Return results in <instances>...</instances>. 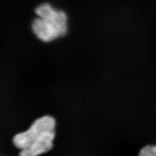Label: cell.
I'll list each match as a JSON object with an SVG mask.
<instances>
[{"label": "cell", "mask_w": 156, "mask_h": 156, "mask_svg": "<svg viewBox=\"0 0 156 156\" xmlns=\"http://www.w3.org/2000/svg\"><path fill=\"white\" fill-rule=\"evenodd\" d=\"M56 122L53 117L44 116L36 119L28 130L13 138L15 146L21 150L19 156H38L53 147Z\"/></svg>", "instance_id": "cell-1"}, {"label": "cell", "mask_w": 156, "mask_h": 156, "mask_svg": "<svg viewBox=\"0 0 156 156\" xmlns=\"http://www.w3.org/2000/svg\"><path fill=\"white\" fill-rule=\"evenodd\" d=\"M35 14L31 28L39 40L50 42L67 34L69 18L64 10L44 2L37 6Z\"/></svg>", "instance_id": "cell-2"}, {"label": "cell", "mask_w": 156, "mask_h": 156, "mask_svg": "<svg viewBox=\"0 0 156 156\" xmlns=\"http://www.w3.org/2000/svg\"><path fill=\"white\" fill-rule=\"evenodd\" d=\"M139 156H156V145L145 146L140 150Z\"/></svg>", "instance_id": "cell-3"}]
</instances>
